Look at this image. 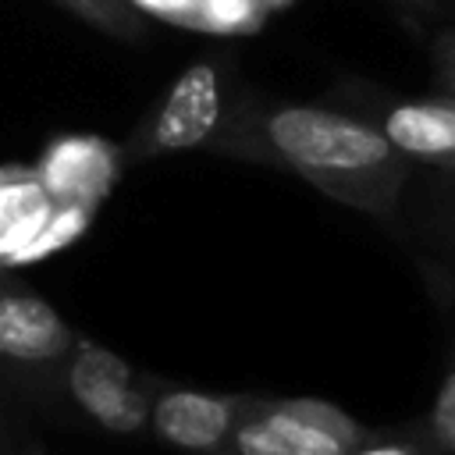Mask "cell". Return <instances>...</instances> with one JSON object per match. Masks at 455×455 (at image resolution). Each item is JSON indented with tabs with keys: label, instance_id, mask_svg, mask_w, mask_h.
<instances>
[{
	"label": "cell",
	"instance_id": "obj_8",
	"mask_svg": "<svg viewBox=\"0 0 455 455\" xmlns=\"http://www.w3.org/2000/svg\"><path fill=\"white\" fill-rule=\"evenodd\" d=\"M53 213L57 199L36 167H0V267H21Z\"/></svg>",
	"mask_w": 455,
	"mask_h": 455
},
{
	"label": "cell",
	"instance_id": "obj_9",
	"mask_svg": "<svg viewBox=\"0 0 455 455\" xmlns=\"http://www.w3.org/2000/svg\"><path fill=\"white\" fill-rule=\"evenodd\" d=\"M57 203L96 206L117 171V153L96 139H60L36 167Z\"/></svg>",
	"mask_w": 455,
	"mask_h": 455
},
{
	"label": "cell",
	"instance_id": "obj_7",
	"mask_svg": "<svg viewBox=\"0 0 455 455\" xmlns=\"http://www.w3.org/2000/svg\"><path fill=\"white\" fill-rule=\"evenodd\" d=\"M245 395H206V391H167L149 405L153 430L188 451H220Z\"/></svg>",
	"mask_w": 455,
	"mask_h": 455
},
{
	"label": "cell",
	"instance_id": "obj_11",
	"mask_svg": "<svg viewBox=\"0 0 455 455\" xmlns=\"http://www.w3.org/2000/svg\"><path fill=\"white\" fill-rule=\"evenodd\" d=\"M263 14L259 0H199V28L210 32H249Z\"/></svg>",
	"mask_w": 455,
	"mask_h": 455
},
{
	"label": "cell",
	"instance_id": "obj_4",
	"mask_svg": "<svg viewBox=\"0 0 455 455\" xmlns=\"http://www.w3.org/2000/svg\"><path fill=\"white\" fill-rule=\"evenodd\" d=\"M370 117L384 139L409 160L430 164L455 174V96L430 92V96H387L366 103Z\"/></svg>",
	"mask_w": 455,
	"mask_h": 455
},
{
	"label": "cell",
	"instance_id": "obj_12",
	"mask_svg": "<svg viewBox=\"0 0 455 455\" xmlns=\"http://www.w3.org/2000/svg\"><path fill=\"white\" fill-rule=\"evenodd\" d=\"M427 444L434 451H444V455H455V373L441 384V395L430 409V419H427Z\"/></svg>",
	"mask_w": 455,
	"mask_h": 455
},
{
	"label": "cell",
	"instance_id": "obj_14",
	"mask_svg": "<svg viewBox=\"0 0 455 455\" xmlns=\"http://www.w3.org/2000/svg\"><path fill=\"white\" fill-rule=\"evenodd\" d=\"M142 14H156L164 21H174V25H188V28H199V0H132Z\"/></svg>",
	"mask_w": 455,
	"mask_h": 455
},
{
	"label": "cell",
	"instance_id": "obj_16",
	"mask_svg": "<svg viewBox=\"0 0 455 455\" xmlns=\"http://www.w3.org/2000/svg\"><path fill=\"white\" fill-rule=\"evenodd\" d=\"M352 455H423V448L412 444V441H373L366 434V441L355 444Z\"/></svg>",
	"mask_w": 455,
	"mask_h": 455
},
{
	"label": "cell",
	"instance_id": "obj_6",
	"mask_svg": "<svg viewBox=\"0 0 455 455\" xmlns=\"http://www.w3.org/2000/svg\"><path fill=\"white\" fill-rule=\"evenodd\" d=\"M75 348L71 327L32 288H25L7 267H0V359L53 363Z\"/></svg>",
	"mask_w": 455,
	"mask_h": 455
},
{
	"label": "cell",
	"instance_id": "obj_5",
	"mask_svg": "<svg viewBox=\"0 0 455 455\" xmlns=\"http://www.w3.org/2000/svg\"><path fill=\"white\" fill-rule=\"evenodd\" d=\"M68 391L110 434H135L149 423V402L132 384V370L114 352L78 338L68 370Z\"/></svg>",
	"mask_w": 455,
	"mask_h": 455
},
{
	"label": "cell",
	"instance_id": "obj_1",
	"mask_svg": "<svg viewBox=\"0 0 455 455\" xmlns=\"http://www.w3.org/2000/svg\"><path fill=\"white\" fill-rule=\"evenodd\" d=\"M206 149L284 167L323 196L373 217L395 213L409 181V160L373 121L313 103L238 100L224 107Z\"/></svg>",
	"mask_w": 455,
	"mask_h": 455
},
{
	"label": "cell",
	"instance_id": "obj_10",
	"mask_svg": "<svg viewBox=\"0 0 455 455\" xmlns=\"http://www.w3.org/2000/svg\"><path fill=\"white\" fill-rule=\"evenodd\" d=\"M60 4L82 21H89L92 28L121 43H135L146 36V14L132 0H60Z\"/></svg>",
	"mask_w": 455,
	"mask_h": 455
},
{
	"label": "cell",
	"instance_id": "obj_15",
	"mask_svg": "<svg viewBox=\"0 0 455 455\" xmlns=\"http://www.w3.org/2000/svg\"><path fill=\"white\" fill-rule=\"evenodd\" d=\"M430 224L437 231V245L455 249V181H448V192H444L441 206L430 210Z\"/></svg>",
	"mask_w": 455,
	"mask_h": 455
},
{
	"label": "cell",
	"instance_id": "obj_13",
	"mask_svg": "<svg viewBox=\"0 0 455 455\" xmlns=\"http://www.w3.org/2000/svg\"><path fill=\"white\" fill-rule=\"evenodd\" d=\"M430 68H434V85L455 96V28L437 32L430 39Z\"/></svg>",
	"mask_w": 455,
	"mask_h": 455
},
{
	"label": "cell",
	"instance_id": "obj_2",
	"mask_svg": "<svg viewBox=\"0 0 455 455\" xmlns=\"http://www.w3.org/2000/svg\"><path fill=\"white\" fill-rule=\"evenodd\" d=\"M366 430L320 398H249L224 441L228 455H352Z\"/></svg>",
	"mask_w": 455,
	"mask_h": 455
},
{
	"label": "cell",
	"instance_id": "obj_3",
	"mask_svg": "<svg viewBox=\"0 0 455 455\" xmlns=\"http://www.w3.org/2000/svg\"><path fill=\"white\" fill-rule=\"evenodd\" d=\"M224 107L228 100L220 89L217 64L213 60L188 64L171 82L160 107H153V114L139 121V128L124 142L121 160H153V156L206 146L224 117Z\"/></svg>",
	"mask_w": 455,
	"mask_h": 455
}]
</instances>
